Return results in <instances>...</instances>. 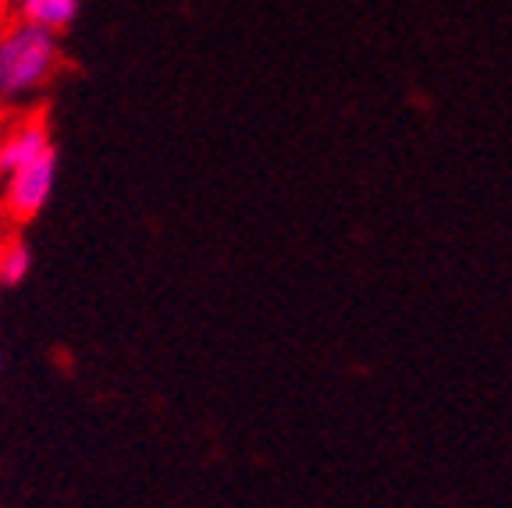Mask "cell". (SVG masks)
<instances>
[{
  "label": "cell",
  "instance_id": "obj_1",
  "mask_svg": "<svg viewBox=\"0 0 512 508\" xmlns=\"http://www.w3.org/2000/svg\"><path fill=\"white\" fill-rule=\"evenodd\" d=\"M64 68L61 36L29 22L0 25V104L29 107L40 100Z\"/></svg>",
  "mask_w": 512,
  "mask_h": 508
},
{
  "label": "cell",
  "instance_id": "obj_2",
  "mask_svg": "<svg viewBox=\"0 0 512 508\" xmlns=\"http://www.w3.org/2000/svg\"><path fill=\"white\" fill-rule=\"evenodd\" d=\"M57 185V150L0 178V214L11 224H29L47 210Z\"/></svg>",
  "mask_w": 512,
  "mask_h": 508
},
{
  "label": "cell",
  "instance_id": "obj_3",
  "mask_svg": "<svg viewBox=\"0 0 512 508\" xmlns=\"http://www.w3.org/2000/svg\"><path fill=\"white\" fill-rule=\"evenodd\" d=\"M54 153V135L40 111H25L22 118L0 125V178Z\"/></svg>",
  "mask_w": 512,
  "mask_h": 508
},
{
  "label": "cell",
  "instance_id": "obj_4",
  "mask_svg": "<svg viewBox=\"0 0 512 508\" xmlns=\"http://www.w3.org/2000/svg\"><path fill=\"white\" fill-rule=\"evenodd\" d=\"M82 0H11V15L18 22H29L36 29H47L61 36L79 18Z\"/></svg>",
  "mask_w": 512,
  "mask_h": 508
},
{
  "label": "cell",
  "instance_id": "obj_5",
  "mask_svg": "<svg viewBox=\"0 0 512 508\" xmlns=\"http://www.w3.org/2000/svg\"><path fill=\"white\" fill-rule=\"evenodd\" d=\"M32 270V249L25 246V239L11 235V239L0 242V285L15 288L29 278Z\"/></svg>",
  "mask_w": 512,
  "mask_h": 508
},
{
  "label": "cell",
  "instance_id": "obj_6",
  "mask_svg": "<svg viewBox=\"0 0 512 508\" xmlns=\"http://www.w3.org/2000/svg\"><path fill=\"white\" fill-rule=\"evenodd\" d=\"M8 15H11V0H0V25L8 22Z\"/></svg>",
  "mask_w": 512,
  "mask_h": 508
},
{
  "label": "cell",
  "instance_id": "obj_7",
  "mask_svg": "<svg viewBox=\"0 0 512 508\" xmlns=\"http://www.w3.org/2000/svg\"><path fill=\"white\" fill-rule=\"evenodd\" d=\"M4 111H8V107H4V104H0V125H4Z\"/></svg>",
  "mask_w": 512,
  "mask_h": 508
},
{
  "label": "cell",
  "instance_id": "obj_8",
  "mask_svg": "<svg viewBox=\"0 0 512 508\" xmlns=\"http://www.w3.org/2000/svg\"><path fill=\"white\" fill-rule=\"evenodd\" d=\"M0 242H4V235H0Z\"/></svg>",
  "mask_w": 512,
  "mask_h": 508
}]
</instances>
